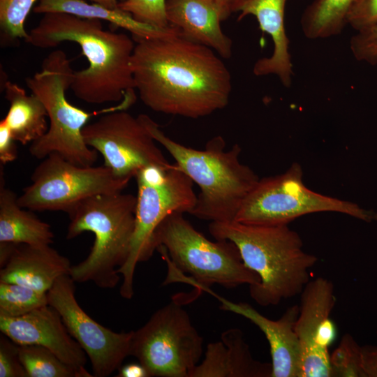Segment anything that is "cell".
<instances>
[{
	"mask_svg": "<svg viewBox=\"0 0 377 377\" xmlns=\"http://www.w3.org/2000/svg\"><path fill=\"white\" fill-rule=\"evenodd\" d=\"M133 40L135 89L151 110L198 119L228 105L231 75L212 49L184 38L179 31Z\"/></svg>",
	"mask_w": 377,
	"mask_h": 377,
	"instance_id": "obj_1",
	"label": "cell"
},
{
	"mask_svg": "<svg viewBox=\"0 0 377 377\" xmlns=\"http://www.w3.org/2000/svg\"><path fill=\"white\" fill-rule=\"evenodd\" d=\"M25 42L42 49L63 42L77 43L88 66L74 71L71 89L90 104L134 102L131 58L135 40L124 33L105 30L98 20L66 13H47L29 32Z\"/></svg>",
	"mask_w": 377,
	"mask_h": 377,
	"instance_id": "obj_2",
	"label": "cell"
},
{
	"mask_svg": "<svg viewBox=\"0 0 377 377\" xmlns=\"http://www.w3.org/2000/svg\"><path fill=\"white\" fill-rule=\"evenodd\" d=\"M209 232L218 240L232 242L241 258L260 278L249 286L259 305H276L300 295L310 281L318 258L306 252L299 234L287 224L251 225L235 221L210 222Z\"/></svg>",
	"mask_w": 377,
	"mask_h": 377,
	"instance_id": "obj_3",
	"label": "cell"
},
{
	"mask_svg": "<svg viewBox=\"0 0 377 377\" xmlns=\"http://www.w3.org/2000/svg\"><path fill=\"white\" fill-rule=\"evenodd\" d=\"M153 138L175 161L177 166L200 188L191 214L210 222H230L256 185L258 176L240 162L238 144L226 150L222 136L210 139L203 149L183 145L168 136L148 115H139Z\"/></svg>",
	"mask_w": 377,
	"mask_h": 377,
	"instance_id": "obj_4",
	"label": "cell"
},
{
	"mask_svg": "<svg viewBox=\"0 0 377 377\" xmlns=\"http://www.w3.org/2000/svg\"><path fill=\"white\" fill-rule=\"evenodd\" d=\"M183 214L168 215L153 236V248L168 267L163 285L182 281L202 290L214 284L232 288L259 283V276L245 265L232 242L208 239Z\"/></svg>",
	"mask_w": 377,
	"mask_h": 377,
	"instance_id": "obj_5",
	"label": "cell"
},
{
	"mask_svg": "<svg viewBox=\"0 0 377 377\" xmlns=\"http://www.w3.org/2000/svg\"><path fill=\"white\" fill-rule=\"evenodd\" d=\"M137 198L130 193L98 194L79 202L68 213L66 238L91 232L95 240L88 256L72 265L75 282H94L112 288L119 281L117 269L128 256L135 228Z\"/></svg>",
	"mask_w": 377,
	"mask_h": 377,
	"instance_id": "obj_6",
	"label": "cell"
},
{
	"mask_svg": "<svg viewBox=\"0 0 377 377\" xmlns=\"http://www.w3.org/2000/svg\"><path fill=\"white\" fill-rule=\"evenodd\" d=\"M74 71L66 52L55 50L43 60L40 71L26 79L27 87L45 105L49 120L47 131L31 143L29 152L38 159L55 153L74 164L91 166L98 154L85 143L82 129L101 111L88 112L68 101Z\"/></svg>",
	"mask_w": 377,
	"mask_h": 377,
	"instance_id": "obj_7",
	"label": "cell"
},
{
	"mask_svg": "<svg viewBox=\"0 0 377 377\" xmlns=\"http://www.w3.org/2000/svg\"><path fill=\"white\" fill-rule=\"evenodd\" d=\"M135 178L138 186L135 228L127 260L117 269L123 277L119 293L125 299L133 295L137 265L148 260L155 251L152 241L156 228L174 212L190 214L197 201L193 181L175 163L145 166Z\"/></svg>",
	"mask_w": 377,
	"mask_h": 377,
	"instance_id": "obj_8",
	"label": "cell"
},
{
	"mask_svg": "<svg viewBox=\"0 0 377 377\" xmlns=\"http://www.w3.org/2000/svg\"><path fill=\"white\" fill-rule=\"evenodd\" d=\"M324 212L347 214L367 223L377 221V211L309 189L297 163L282 174L259 179L235 221L251 225H288L302 216Z\"/></svg>",
	"mask_w": 377,
	"mask_h": 377,
	"instance_id": "obj_9",
	"label": "cell"
},
{
	"mask_svg": "<svg viewBox=\"0 0 377 377\" xmlns=\"http://www.w3.org/2000/svg\"><path fill=\"white\" fill-rule=\"evenodd\" d=\"M182 304L170 302L133 331L130 355L149 377H188L200 361L203 339Z\"/></svg>",
	"mask_w": 377,
	"mask_h": 377,
	"instance_id": "obj_10",
	"label": "cell"
},
{
	"mask_svg": "<svg viewBox=\"0 0 377 377\" xmlns=\"http://www.w3.org/2000/svg\"><path fill=\"white\" fill-rule=\"evenodd\" d=\"M31 180L17 198L22 207L67 214L89 197L122 192L130 181L116 176L104 165L81 166L55 153L43 158Z\"/></svg>",
	"mask_w": 377,
	"mask_h": 377,
	"instance_id": "obj_11",
	"label": "cell"
},
{
	"mask_svg": "<svg viewBox=\"0 0 377 377\" xmlns=\"http://www.w3.org/2000/svg\"><path fill=\"white\" fill-rule=\"evenodd\" d=\"M85 143L100 153L104 165L116 176L131 180L145 166L170 163L140 116L111 110L82 129Z\"/></svg>",
	"mask_w": 377,
	"mask_h": 377,
	"instance_id": "obj_12",
	"label": "cell"
},
{
	"mask_svg": "<svg viewBox=\"0 0 377 377\" xmlns=\"http://www.w3.org/2000/svg\"><path fill=\"white\" fill-rule=\"evenodd\" d=\"M75 281L69 275L59 278L47 291L48 304L59 313L72 337L87 355L96 377H106L130 355L133 331L115 332L90 317L79 305Z\"/></svg>",
	"mask_w": 377,
	"mask_h": 377,
	"instance_id": "obj_13",
	"label": "cell"
},
{
	"mask_svg": "<svg viewBox=\"0 0 377 377\" xmlns=\"http://www.w3.org/2000/svg\"><path fill=\"white\" fill-rule=\"evenodd\" d=\"M295 332L302 354V377H332L329 347L337 337L331 319L336 303L334 285L329 279L310 280L300 293Z\"/></svg>",
	"mask_w": 377,
	"mask_h": 377,
	"instance_id": "obj_14",
	"label": "cell"
},
{
	"mask_svg": "<svg viewBox=\"0 0 377 377\" xmlns=\"http://www.w3.org/2000/svg\"><path fill=\"white\" fill-rule=\"evenodd\" d=\"M0 331L15 343L43 346L65 363L87 371L86 353L67 330L61 315L50 304L24 316H0Z\"/></svg>",
	"mask_w": 377,
	"mask_h": 377,
	"instance_id": "obj_15",
	"label": "cell"
},
{
	"mask_svg": "<svg viewBox=\"0 0 377 377\" xmlns=\"http://www.w3.org/2000/svg\"><path fill=\"white\" fill-rule=\"evenodd\" d=\"M170 26L184 38L212 49L222 59L232 54V40L221 29V22L235 12L232 0H166Z\"/></svg>",
	"mask_w": 377,
	"mask_h": 377,
	"instance_id": "obj_16",
	"label": "cell"
},
{
	"mask_svg": "<svg viewBox=\"0 0 377 377\" xmlns=\"http://www.w3.org/2000/svg\"><path fill=\"white\" fill-rule=\"evenodd\" d=\"M204 290L220 301L221 309L249 319L263 332L270 348L272 377H302V348L295 329L298 305L288 307L279 319L271 320L247 303L231 302L208 287Z\"/></svg>",
	"mask_w": 377,
	"mask_h": 377,
	"instance_id": "obj_17",
	"label": "cell"
},
{
	"mask_svg": "<svg viewBox=\"0 0 377 377\" xmlns=\"http://www.w3.org/2000/svg\"><path fill=\"white\" fill-rule=\"evenodd\" d=\"M288 0H244L235 6L238 20L248 15L255 17L260 29L273 42V51L267 57L258 59L253 67L256 76L276 75L285 87H290L293 76L290 40L285 27V9Z\"/></svg>",
	"mask_w": 377,
	"mask_h": 377,
	"instance_id": "obj_18",
	"label": "cell"
},
{
	"mask_svg": "<svg viewBox=\"0 0 377 377\" xmlns=\"http://www.w3.org/2000/svg\"><path fill=\"white\" fill-rule=\"evenodd\" d=\"M272 371L271 363L253 357L242 330L230 328L207 344L203 360L188 377H272Z\"/></svg>",
	"mask_w": 377,
	"mask_h": 377,
	"instance_id": "obj_19",
	"label": "cell"
},
{
	"mask_svg": "<svg viewBox=\"0 0 377 377\" xmlns=\"http://www.w3.org/2000/svg\"><path fill=\"white\" fill-rule=\"evenodd\" d=\"M71 267L70 260L50 245L17 244L1 267L0 281L47 293L59 278L70 274Z\"/></svg>",
	"mask_w": 377,
	"mask_h": 377,
	"instance_id": "obj_20",
	"label": "cell"
},
{
	"mask_svg": "<svg viewBox=\"0 0 377 377\" xmlns=\"http://www.w3.org/2000/svg\"><path fill=\"white\" fill-rule=\"evenodd\" d=\"M1 165L0 242L31 246L50 245L54 233L50 226L22 207L16 194L6 187Z\"/></svg>",
	"mask_w": 377,
	"mask_h": 377,
	"instance_id": "obj_21",
	"label": "cell"
},
{
	"mask_svg": "<svg viewBox=\"0 0 377 377\" xmlns=\"http://www.w3.org/2000/svg\"><path fill=\"white\" fill-rule=\"evenodd\" d=\"M33 11L37 14L66 13L83 18L103 20L131 34L133 39L149 38L178 32L174 27L160 29L140 23L119 8H109L87 0H39Z\"/></svg>",
	"mask_w": 377,
	"mask_h": 377,
	"instance_id": "obj_22",
	"label": "cell"
},
{
	"mask_svg": "<svg viewBox=\"0 0 377 377\" xmlns=\"http://www.w3.org/2000/svg\"><path fill=\"white\" fill-rule=\"evenodd\" d=\"M3 89L9 108L2 120L14 140L24 145L40 138L48 128L47 114L43 102L10 80L4 82Z\"/></svg>",
	"mask_w": 377,
	"mask_h": 377,
	"instance_id": "obj_23",
	"label": "cell"
},
{
	"mask_svg": "<svg viewBox=\"0 0 377 377\" xmlns=\"http://www.w3.org/2000/svg\"><path fill=\"white\" fill-rule=\"evenodd\" d=\"M356 1L313 0L306 7L300 18L304 36L317 40L340 34L348 25V15Z\"/></svg>",
	"mask_w": 377,
	"mask_h": 377,
	"instance_id": "obj_24",
	"label": "cell"
},
{
	"mask_svg": "<svg viewBox=\"0 0 377 377\" xmlns=\"http://www.w3.org/2000/svg\"><path fill=\"white\" fill-rule=\"evenodd\" d=\"M20 361L28 377H92L65 363L50 350L37 345H19Z\"/></svg>",
	"mask_w": 377,
	"mask_h": 377,
	"instance_id": "obj_25",
	"label": "cell"
},
{
	"mask_svg": "<svg viewBox=\"0 0 377 377\" xmlns=\"http://www.w3.org/2000/svg\"><path fill=\"white\" fill-rule=\"evenodd\" d=\"M47 304V293L0 281V316L18 317Z\"/></svg>",
	"mask_w": 377,
	"mask_h": 377,
	"instance_id": "obj_26",
	"label": "cell"
},
{
	"mask_svg": "<svg viewBox=\"0 0 377 377\" xmlns=\"http://www.w3.org/2000/svg\"><path fill=\"white\" fill-rule=\"evenodd\" d=\"M332 377H366L362 357V346L349 334H345L338 347L330 354Z\"/></svg>",
	"mask_w": 377,
	"mask_h": 377,
	"instance_id": "obj_27",
	"label": "cell"
},
{
	"mask_svg": "<svg viewBox=\"0 0 377 377\" xmlns=\"http://www.w3.org/2000/svg\"><path fill=\"white\" fill-rule=\"evenodd\" d=\"M37 0H0V28L5 38L25 40V22Z\"/></svg>",
	"mask_w": 377,
	"mask_h": 377,
	"instance_id": "obj_28",
	"label": "cell"
},
{
	"mask_svg": "<svg viewBox=\"0 0 377 377\" xmlns=\"http://www.w3.org/2000/svg\"><path fill=\"white\" fill-rule=\"evenodd\" d=\"M166 0H124L117 8L128 13L136 21L154 28L170 27L166 16Z\"/></svg>",
	"mask_w": 377,
	"mask_h": 377,
	"instance_id": "obj_29",
	"label": "cell"
},
{
	"mask_svg": "<svg viewBox=\"0 0 377 377\" xmlns=\"http://www.w3.org/2000/svg\"><path fill=\"white\" fill-rule=\"evenodd\" d=\"M349 47L357 61L377 65V24L356 31L350 38Z\"/></svg>",
	"mask_w": 377,
	"mask_h": 377,
	"instance_id": "obj_30",
	"label": "cell"
},
{
	"mask_svg": "<svg viewBox=\"0 0 377 377\" xmlns=\"http://www.w3.org/2000/svg\"><path fill=\"white\" fill-rule=\"evenodd\" d=\"M0 377H28L19 355V345L0 337Z\"/></svg>",
	"mask_w": 377,
	"mask_h": 377,
	"instance_id": "obj_31",
	"label": "cell"
},
{
	"mask_svg": "<svg viewBox=\"0 0 377 377\" xmlns=\"http://www.w3.org/2000/svg\"><path fill=\"white\" fill-rule=\"evenodd\" d=\"M347 24L356 31L377 24V0H357L349 12Z\"/></svg>",
	"mask_w": 377,
	"mask_h": 377,
	"instance_id": "obj_32",
	"label": "cell"
},
{
	"mask_svg": "<svg viewBox=\"0 0 377 377\" xmlns=\"http://www.w3.org/2000/svg\"><path fill=\"white\" fill-rule=\"evenodd\" d=\"M15 140L3 120L0 121V161L6 164L14 161L17 156Z\"/></svg>",
	"mask_w": 377,
	"mask_h": 377,
	"instance_id": "obj_33",
	"label": "cell"
},
{
	"mask_svg": "<svg viewBox=\"0 0 377 377\" xmlns=\"http://www.w3.org/2000/svg\"><path fill=\"white\" fill-rule=\"evenodd\" d=\"M362 357L366 377H377V346H362Z\"/></svg>",
	"mask_w": 377,
	"mask_h": 377,
	"instance_id": "obj_34",
	"label": "cell"
},
{
	"mask_svg": "<svg viewBox=\"0 0 377 377\" xmlns=\"http://www.w3.org/2000/svg\"><path fill=\"white\" fill-rule=\"evenodd\" d=\"M117 377H149L146 369L140 363H131L118 369Z\"/></svg>",
	"mask_w": 377,
	"mask_h": 377,
	"instance_id": "obj_35",
	"label": "cell"
},
{
	"mask_svg": "<svg viewBox=\"0 0 377 377\" xmlns=\"http://www.w3.org/2000/svg\"><path fill=\"white\" fill-rule=\"evenodd\" d=\"M17 244L0 242V267H2L8 260Z\"/></svg>",
	"mask_w": 377,
	"mask_h": 377,
	"instance_id": "obj_36",
	"label": "cell"
},
{
	"mask_svg": "<svg viewBox=\"0 0 377 377\" xmlns=\"http://www.w3.org/2000/svg\"><path fill=\"white\" fill-rule=\"evenodd\" d=\"M89 2L97 3L109 8H117L118 4L124 0H87Z\"/></svg>",
	"mask_w": 377,
	"mask_h": 377,
	"instance_id": "obj_37",
	"label": "cell"
},
{
	"mask_svg": "<svg viewBox=\"0 0 377 377\" xmlns=\"http://www.w3.org/2000/svg\"><path fill=\"white\" fill-rule=\"evenodd\" d=\"M232 1L235 3V5H236L237 3H239V2L242 1H244V0H232Z\"/></svg>",
	"mask_w": 377,
	"mask_h": 377,
	"instance_id": "obj_38",
	"label": "cell"
}]
</instances>
